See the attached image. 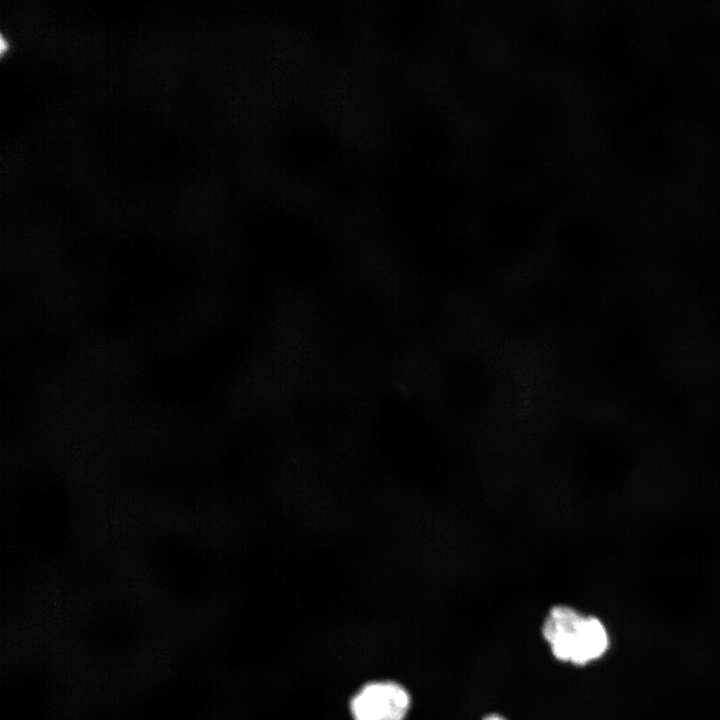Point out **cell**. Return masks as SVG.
Returning <instances> with one entry per match:
<instances>
[{
    "mask_svg": "<svg viewBox=\"0 0 720 720\" xmlns=\"http://www.w3.org/2000/svg\"><path fill=\"white\" fill-rule=\"evenodd\" d=\"M542 635L557 660L576 666L600 659L610 644L608 631L599 618L565 605L549 610Z\"/></svg>",
    "mask_w": 720,
    "mask_h": 720,
    "instance_id": "cell-1",
    "label": "cell"
},
{
    "mask_svg": "<svg viewBox=\"0 0 720 720\" xmlns=\"http://www.w3.org/2000/svg\"><path fill=\"white\" fill-rule=\"evenodd\" d=\"M410 707L408 690L391 680L366 683L349 703L353 720H405Z\"/></svg>",
    "mask_w": 720,
    "mask_h": 720,
    "instance_id": "cell-2",
    "label": "cell"
},
{
    "mask_svg": "<svg viewBox=\"0 0 720 720\" xmlns=\"http://www.w3.org/2000/svg\"><path fill=\"white\" fill-rule=\"evenodd\" d=\"M482 720H507L504 716L497 714V713H490L487 714L482 718Z\"/></svg>",
    "mask_w": 720,
    "mask_h": 720,
    "instance_id": "cell-3",
    "label": "cell"
}]
</instances>
